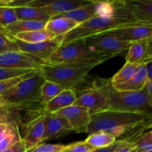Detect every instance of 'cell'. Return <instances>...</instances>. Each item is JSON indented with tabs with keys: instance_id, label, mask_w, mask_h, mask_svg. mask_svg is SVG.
I'll return each mask as SVG.
<instances>
[{
	"instance_id": "obj_23",
	"label": "cell",
	"mask_w": 152,
	"mask_h": 152,
	"mask_svg": "<svg viewBox=\"0 0 152 152\" xmlns=\"http://www.w3.org/2000/svg\"><path fill=\"white\" fill-rule=\"evenodd\" d=\"M16 39L27 43H38L49 41L56 38V36L45 29L20 33L13 37Z\"/></svg>"
},
{
	"instance_id": "obj_18",
	"label": "cell",
	"mask_w": 152,
	"mask_h": 152,
	"mask_svg": "<svg viewBox=\"0 0 152 152\" xmlns=\"http://www.w3.org/2000/svg\"><path fill=\"white\" fill-rule=\"evenodd\" d=\"M76 101V95L74 90H63L51 101L43 106L45 113H56L59 110L74 105Z\"/></svg>"
},
{
	"instance_id": "obj_43",
	"label": "cell",
	"mask_w": 152,
	"mask_h": 152,
	"mask_svg": "<svg viewBox=\"0 0 152 152\" xmlns=\"http://www.w3.org/2000/svg\"><path fill=\"white\" fill-rule=\"evenodd\" d=\"M0 7H7V0H0Z\"/></svg>"
},
{
	"instance_id": "obj_9",
	"label": "cell",
	"mask_w": 152,
	"mask_h": 152,
	"mask_svg": "<svg viewBox=\"0 0 152 152\" xmlns=\"http://www.w3.org/2000/svg\"><path fill=\"white\" fill-rule=\"evenodd\" d=\"M92 0H30L26 6L41 9L50 15V17H53L84 7L88 4Z\"/></svg>"
},
{
	"instance_id": "obj_19",
	"label": "cell",
	"mask_w": 152,
	"mask_h": 152,
	"mask_svg": "<svg viewBox=\"0 0 152 152\" xmlns=\"http://www.w3.org/2000/svg\"><path fill=\"white\" fill-rule=\"evenodd\" d=\"M98 6H99V1H91L88 4L84 7L57 16L68 18L75 21L78 24H81L96 16Z\"/></svg>"
},
{
	"instance_id": "obj_36",
	"label": "cell",
	"mask_w": 152,
	"mask_h": 152,
	"mask_svg": "<svg viewBox=\"0 0 152 152\" xmlns=\"http://www.w3.org/2000/svg\"><path fill=\"white\" fill-rule=\"evenodd\" d=\"M152 38L150 39L148 42V45H147L146 50H145V54H144V57L142 61V65H145V64L148 63V62L152 61Z\"/></svg>"
},
{
	"instance_id": "obj_26",
	"label": "cell",
	"mask_w": 152,
	"mask_h": 152,
	"mask_svg": "<svg viewBox=\"0 0 152 152\" xmlns=\"http://www.w3.org/2000/svg\"><path fill=\"white\" fill-rule=\"evenodd\" d=\"M115 141L116 138L111 134L104 131H99L89 134L85 142L95 149L108 146L114 143Z\"/></svg>"
},
{
	"instance_id": "obj_1",
	"label": "cell",
	"mask_w": 152,
	"mask_h": 152,
	"mask_svg": "<svg viewBox=\"0 0 152 152\" xmlns=\"http://www.w3.org/2000/svg\"><path fill=\"white\" fill-rule=\"evenodd\" d=\"M151 125L152 114L107 110L91 115L86 134L104 131L114 136L116 140L134 144L147 130H151Z\"/></svg>"
},
{
	"instance_id": "obj_16",
	"label": "cell",
	"mask_w": 152,
	"mask_h": 152,
	"mask_svg": "<svg viewBox=\"0 0 152 152\" xmlns=\"http://www.w3.org/2000/svg\"><path fill=\"white\" fill-rule=\"evenodd\" d=\"M123 1L137 22L152 24V0H123Z\"/></svg>"
},
{
	"instance_id": "obj_27",
	"label": "cell",
	"mask_w": 152,
	"mask_h": 152,
	"mask_svg": "<svg viewBox=\"0 0 152 152\" xmlns=\"http://www.w3.org/2000/svg\"><path fill=\"white\" fill-rule=\"evenodd\" d=\"M63 91L61 86L53 82L45 80L40 90V104L44 106Z\"/></svg>"
},
{
	"instance_id": "obj_20",
	"label": "cell",
	"mask_w": 152,
	"mask_h": 152,
	"mask_svg": "<svg viewBox=\"0 0 152 152\" xmlns=\"http://www.w3.org/2000/svg\"><path fill=\"white\" fill-rule=\"evenodd\" d=\"M14 11L18 20L34 21L47 23L51 18L50 15L45 13L44 10L28 6L15 7Z\"/></svg>"
},
{
	"instance_id": "obj_13",
	"label": "cell",
	"mask_w": 152,
	"mask_h": 152,
	"mask_svg": "<svg viewBox=\"0 0 152 152\" xmlns=\"http://www.w3.org/2000/svg\"><path fill=\"white\" fill-rule=\"evenodd\" d=\"M55 114L64 117L68 121L73 132L86 133L91 123V114L88 110L83 107L72 105L56 111Z\"/></svg>"
},
{
	"instance_id": "obj_21",
	"label": "cell",
	"mask_w": 152,
	"mask_h": 152,
	"mask_svg": "<svg viewBox=\"0 0 152 152\" xmlns=\"http://www.w3.org/2000/svg\"><path fill=\"white\" fill-rule=\"evenodd\" d=\"M148 80L146 73V64L140 65L136 74L125 84L117 86L114 88L118 91H139L143 89Z\"/></svg>"
},
{
	"instance_id": "obj_32",
	"label": "cell",
	"mask_w": 152,
	"mask_h": 152,
	"mask_svg": "<svg viewBox=\"0 0 152 152\" xmlns=\"http://www.w3.org/2000/svg\"><path fill=\"white\" fill-rule=\"evenodd\" d=\"M38 71L39 70H37V71H34V72L32 73H30V74H27V75L22 76V77H16V78L9 79V80L0 81V96H2L3 94H4L7 93V91L11 90V89L13 88V87H15L18 83L22 82V80H25V79L27 78V77L31 76L32 74H35V73Z\"/></svg>"
},
{
	"instance_id": "obj_28",
	"label": "cell",
	"mask_w": 152,
	"mask_h": 152,
	"mask_svg": "<svg viewBox=\"0 0 152 152\" xmlns=\"http://www.w3.org/2000/svg\"><path fill=\"white\" fill-rule=\"evenodd\" d=\"M134 145L137 152H152V132L151 130L144 133L136 142Z\"/></svg>"
},
{
	"instance_id": "obj_15",
	"label": "cell",
	"mask_w": 152,
	"mask_h": 152,
	"mask_svg": "<svg viewBox=\"0 0 152 152\" xmlns=\"http://www.w3.org/2000/svg\"><path fill=\"white\" fill-rule=\"evenodd\" d=\"M108 31L125 41L134 42L152 38V24L136 22Z\"/></svg>"
},
{
	"instance_id": "obj_39",
	"label": "cell",
	"mask_w": 152,
	"mask_h": 152,
	"mask_svg": "<svg viewBox=\"0 0 152 152\" xmlns=\"http://www.w3.org/2000/svg\"><path fill=\"white\" fill-rule=\"evenodd\" d=\"M149 96H152V80H147L145 86L143 88Z\"/></svg>"
},
{
	"instance_id": "obj_44",
	"label": "cell",
	"mask_w": 152,
	"mask_h": 152,
	"mask_svg": "<svg viewBox=\"0 0 152 152\" xmlns=\"http://www.w3.org/2000/svg\"><path fill=\"white\" fill-rule=\"evenodd\" d=\"M0 32L4 33V34H7V35H8V34H7V33L6 32L5 29H4V28H2V27H1V26H0Z\"/></svg>"
},
{
	"instance_id": "obj_35",
	"label": "cell",
	"mask_w": 152,
	"mask_h": 152,
	"mask_svg": "<svg viewBox=\"0 0 152 152\" xmlns=\"http://www.w3.org/2000/svg\"><path fill=\"white\" fill-rule=\"evenodd\" d=\"M129 145H134V144L129 143V142H124V141L116 140L111 145L103 147V148H95L91 152H117L123 148L128 146Z\"/></svg>"
},
{
	"instance_id": "obj_22",
	"label": "cell",
	"mask_w": 152,
	"mask_h": 152,
	"mask_svg": "<svg viewBox=\"0 0 152 152\" xmlns=\"http://www.w3.org/2000/svg\"><path fill=\"white\" fill-rule=\"evenodd\" d=\"M45 22L17 20L13 23L7 25L4 28V29L9 36L13 37L16 34H20V33L43 30L45 28Z\"/></svg>"
},
{
	"instance_id": "obj_29",
	"label": "cell",
	"mask_w": 152,
	"mask_h": 152,
	"mask_svg": "<svg viewBox=\"0 0 152 152\" xmlns=\"http://www.w3.org/2000/svg\"><path fill=\"white\" fill-rule=\"evenodd\" d=\"M17 20L13 7H0V26L4 28Z\"/></svg>"
},
{
	"instance_id": "obj_6",
	"label": "cell",
	"mask_w": 152,
	"mask_h": 152,
	"mask_svg": "<svg viewBox=\"0 0 152 152\" xmlns=\"http://www.w3.org/2000/svg\"><path fill=\"white\" fill-rule=\"evenodd\" d=\"M106 55H102L92 50L85 43L84 40H78L61 45L49 58L46 64L66 63L83 59H94Z\"/></svg>"
},
{
	"instance_id": "obj_42",
	"label": "cell",
	"mask_w": 152,
	"mask_h": 152,
	"mask_svg": "<svg viewBox=\"0 0 152 152\" xmlns=\"http://www.w3.org/2000/svg\"><path fill=\"white\" fill-rule=\"evenodd\" d=\"M7 103L5 102V101L4 100V99H2V97H1V96H0V108H1V107H4L5 106V105H7Z\"/></svg>"
},
{
	"instance_id": "obj_41",
	"label": "cell",
	"mask_w": 152,
	"mask_h": 152,
	"mask_svg": "<svg viewBox=\"0 0 152 152\" xmlns=\"http://www.w3.org/2000/svg\"><path fill=\"white\" fill-rule=\"evenodd\" d=\"M146 73L148 80H152V62H150L146 64Z\"/></svg>"
},
{
	"instance_id": "obj_38",
	"label": "cell",
	"mask_w": 152,
	"mask_h": 152,
	"mask_svg": "<svg viewBox=\"0 0 152 152\" xmlns=\"http://www.w3.org/2000/svg\"><path fill=\"white\" fill-rule=\"evenodd\" d=\"M12 122L8 123H0V142L5 137L6 135L10 131V127H11Z\"/></svg>"
},
{
	"instance_id": "obj_10",
	"label": "cell",
	"mask_w": 152,
	"mask_h": 152,
	"mask_svg": "<svg viewBox=\"0 0 152 152\" xmlns=\"http://www.w3.org/2000/svg\"><path fill=\"white\" fill-rule=\"evenodd\" d=\"M45 114V112H43L32 117L21 126V137L27 151L44 142Z\"/></svg>"
},
{
	"instance_id": "obj_2",
	"label": "cell",
	"mask_w": 152,
	"mask_h": 152,
	"mask_svg": "<svg viewBox=\"0 0 152 152\" xmlns=\"http://www.w3.org/2000/svg\"><path fill=\"white\" fill-rule=\"evenodd\" d=\"M112 57V55H106L66 63H45L39 70L45 80L56 83L63 90H74L86 82L88 74L92 68Z\"/></svg>"
},
{
	"instance_id": "obj_33",
	"label": "cell",
	"mask_w": 152,
	"mask_h": 152,
	"mask_svg": "<svg viewBox=\"0 0 152 152\" xmlns=\"http://www.w3.org/2000/svg\"><path fill=\"white\" fill-rule=\"evenodd\" d=\"M66 145L41 143L27 152H61Z\"/></svg>"
},
{
	"instance_id": "obj_14",
	"label": "cell",
	"mask_w": 152,
	"mask_h": 152,
	"mask_svg": "<svg viewBox=\"0 0 152 152\" xmlns=\"http://www.w3.org/2000/svg\"><path fill=\"white\" fill-rule=\"evenodd\" d=\"M71 126L64 117L55 113L45 114V132L43 141L66 136L72 132Z\"/></svg>"
},
{
	"instance_id": "obj_12",
	"label": "cell",
	"mask_w": 152,
	"mask_h": 152,
	"mask_svg": "<svg viewBox=\"0 0 152 152\" xmlns=\"http://www.w3.org/2000/svg\"><path fill=\"white\" fill-rule=\"evenodd\" d=\"M13 40L19 51L41 59L45 63L56 49L61 45L60 37H56L52 40L38 43L24 42L15 38H13Z\"/></svg>"
},
{
	"instance_id": "obj_8",
	"label": "cell",
	"mask_w": 152,
	"mask_h": 152,
	"mask_svg": "<svg viewBox=\"0 0 152 152\" xmlns=\"http://www.w3.org/2000/svg\"><path fill=\"white\" fill-rule=\"evenodd\" d=\"M74 91L76 95L74 105L87 108L91 115L108 110L105 96L92 85L90 86H81L74 89Z\"/></svg>"
},
{
	"instance_id": "obj_3",
	"label": "cell",
	"mask_w": 152,
	"mask_h": 152,
	"mask_svg": "<svg viewBox=\"0 0 152 152\" xmlns=\"http://www.w3.org/2000/svg\"><path fill=\"white\" fill-rule=\"evenodd\" d=\"M137 22L130 10L125 6L123 0L117 2V10L112 16H96L92 19L79 24L75 28L61 39V45H65L88 37L102 34L120 27Z\"/></svg>"
},
{
	"instance_id": "obj_40",
	"label": "cell",
	"mask_w": 152,
	"mask_h": 152,
	"mask_svg": "<svg viewBox=\"0 0 152 152\" xmlns=\"http://www.w3.org/2000/svg\"><path fill=\"white\" fill-rule=\"evenodd\" d=\"M117 152H137V148L134 145H129L128 146L124 147Z\"/></svg>"
},
{
	"instance_id": "obj_11",
	"label": "cell",
	"mask_w": 152,
	"mask_h": 152,
	"mask_svg": "<svg viewBox=\"0 0 152 152\" xmlns=\"http://www.w3.org/2000/svg\"><path fill=\"white\" fill-rule=\"evenodd\" d=\"M45 62L21 51H11L0 54V68L38 70Z\"/></svg>"
},
{
	"instance_id": "obj_34",
	"label": "cell",
	"mask_w": 152,
	"mask_h": 152,
	"mask_svg": "<svg viewBox=\"0 0 152 152\" xmlns=\"http://www.w3.org/2000/svg\"><path fill=\"white\" fill-rule=\"evenodd\" d=\"M93 150L94 148L88 145L85 141H81L66 145L61 152H91Z\"/></svg>"
},
{
	"instance_id": "obj_24",
	"label": "cell",
	"mask_w": 152,
	"mask_h": 152,
	"mask_svg": "<svg viewBox=\"0 0 152 152\" xmlns=\"http://www.w3.org/2000/svg\"><path fill=\"white\" fill-rule=\"evenodd\" d=\"M150 39L131 43L126 56V62L142 65L141 63H142V59H143L144 54H145V50H146L148 42Z\"/></svg>"
},
{
	"instance_id": "obj_25",
	"label": "cell",
	"mask_w": 152,
	"mask_h": 152,
	"mask_svg": "<svg viewBox=\"0 0 152 152\" xmlns=\"http://www.w3.org/2000/svg\"><path fill=\"white\" fill-rule=\"evenodd\" d=\"M140 66V64H132L126 62L123 68L117 74H114L112 78L110 79L111 86L115 88L127 83L136 74Z\"/></svg>"
},
{
	"instance_id": "obj_30",
	"label": "cell",
	"mask_w": 152,
	"mask_h": 152,
	"mask_svg": "<svg viewBox=\"0 0 152 152\" xmlns=\"http://www.w3.org/2000/svg\"><path fill=\"white\" fill-rule=\"evenodd\" d=\"M11 51H19L13 37L0 32V54Z\"/></svg>"
},
{
	"instance_id": "obj_17",
	"label": "cell",
	"mask_w": 152,
	"mask_h": 152,
	"mask_svg": "<svg viewBox=\"0 0 152 152\" xmlns=\"http://www.w3.org/2000/svg\"><path fill=\"white\" fill-rule=\"evenodd\" d=\"M78 25L77 22L71 19L64 16H55L50 18V20L46 23L45 29L54 34L56 37H62Z\"/></svg>"
},
{
	"instance_id": "obj_5",
	"label": "cell",
	"mask_w": 152,
	"mask_h": 152,
	"mask_svg": "<svg viewBox=\"0 0 152 152\" xmlns=\"http://www.w3.org/2000/svg\"><path fill=\"white\" fill-rule=\"evenodd\" d=\"M45 80L40 70H39L1 96L10 105L28 107L42 106L40 104V90Z\"/></svg>"
},
{
	"instance_id": "obj_4",
	"label": "cell",
	"mask_w": 152,
	"mask_h": 152,
	"mask_svg": "<svg viewBox=\"0 0 152 152\" xmlns=\"http://www.w3.org/2000/svg\"><path fill=\"white\" fill-rule=\"evenodd\" d=\"M91 85L105 95L109 111L152 114V96L144 88L139 91L116 90L110 79H96Z\"/></svg>"
},
{
	"instance_id": "obj_31",
	"label": "cell",
	"mask_w": 152,
	"mask_h": 152,
	"mask_svg": "<svg viewBox=\"0 0 152 152\" xmlns=\"http://www.w3.org/2000/svg\"><path fill=\"white\" fill-rule=\"evenodd\" d=\"M39 70V69H38ZM37 70H25V69H10V68H0V81L9 80L22 77L32 73Z\"/></svg>"
},
{
	"instance_id": "obj_7",
	"label": "cell",
	"mask_w": 152,
	"mask_h": 152,
	"mask_svg": "<svg viewBox=\"0 0 152 152\" xmlns=\"http://www.w3.org/2000/svg\"><path fill=\"white\" fill-rule=\"evenodd\" d=\"M84 41L88 47L97 53L114 56H120L128 51L132 43L122 39L109 31L88 37Z\"/></svg>"
},
{
	"instance_id": "obj_37",
	"label": "cell",
	"mask_w": 152,
	"mask_h": 152,
	"mask_svg": "<svg viewBox=\"0 0 152 152\" xmlns=\"http://www.w3.org/2000/svg\"><path fill=\"white\" fill-rule=\"evenodd\" d=\"M3 152H27V151L22 140Z\"/></svg>"
}]
</instances>
